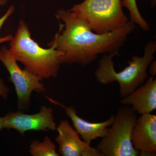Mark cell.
<instances>
[{
    "mask_svg": "<svg viewBox=\"0 0 156 156\" xmlns=\"http://www.w3.org/2000/svg\"><path fill=\"white\" fill-rule=\"evenodd\" d=\"M55 15L64 23L58 21L59 30L48 45L63 53L62 64L76 63L85 66L100 54L119 53L135 28V23L130 20L119 30L100 34L93 32L83 19L68 10L59 9Z\"/></svg>",
    "mask_w": 156,
    "mask_h": 156,
    "instance_id": "6da1fadb",
    "label": "cell"
},
{
    "mask_svg": "<svg viewBox=\"0 0 156 156\" xmlns=\"http://www.w3.org/2000/svg\"><path fill=\"white\" fill-rule=\"evenodd\" d=\"M9 51L25 69L42 79L56 78L62 64L63 53L60 50L40 47L31 38L27 24L20 20L14 36L10 41Z\"/></svg>",
    "mask_w": 156,
    "mask_h": 156,
    "instance_id": "7a4b0ae2",
    "label": "cell"
},
{
    "mask_svg": "<svg viewBox=\"0 0 156 156\" xmlns=\"http://www.w3.org/2000/svg\"><path fill=\"white\" fill-rule=\"evenodd\" d=\"M156 51V42H148L144 47L143 56H132L131 60L128 62L129 65L119 73L115 69L113 58L119 56V53L104 54L98 61V67L94 73L96 80L103 85L117 82L119 86L120 96H128L144 83L148 78L147 69L154 60Z\"/></svg>",
    "mask_w": 156,
    "mask_h": 156,
    "instance_id": "3957f363",
    "label": "cell"
},
{
    "mask_svg": "<svg viewBox=\"0 0 156 156\" xmlns=\"http://www.w3.org/2000/svg\"><path fill=\"white\" fill-rule=\"evenodd\" d=\"M122 0H84L69 11L83 19L95 33L104 34L122 28L129 21Z\"/></svg>",
    "mask_w": 156,
    "mask_h": 156,
    "instance_id": "277c9868",
    "label": "cell"
},
{
    "mask_svg": "<svg viewBox=\"0 0 156 156\" xmlns=\"http://www.w3.org/2000/svg\"><path fill=\"white\" fill-rule=\"evenodd\" d=\"M137 118L131 107H120L107 134L98 144L97 147L103 156H139V152L134 148L131 142Z\"/></svg>",
    "mask_w": 156,
    "mask_h": 156,
    "instance_id": "5b68a950",
    "label": "cell"
},
{
    "mask_svg": "<svg viewBox=\"0 0 156 156\" xmlns=\"http://www.w3.org/2000/svg\"><path fill=\"white\" fill-rule=\"evenodd\" d=\"M0 61L7 69L10 79L14 84L17 94V107L20 110L28 108L30 97L34 91H46L43 79L27 70L21 69L9 49L5 46L0 48Z\"/></svg>",
    "mask_w": 156,
    "mask_h": 156,
    "instance_id": "8992f818",
    "label": "cell"
},
{
    "mask_svg": "<svg viewBox=\"0 0 156 156\" xmlns=\"http://www.w3.org/2000/svg\"><path fill=\"white\" fill-rule=\"evenodd\" d=\"M2 118L4 128L15 129L22 135L28 131H55L57 127L53 109L46 106L41 107L35 114L10 112Z\"/></svg>",
    "mask_w": 156,
    "mask_h": 156,
    "instance_id": "52a82bcc",
    "label": "cell"
},
{
    "mask_svg": "<svg viewBox=\"0 0 156 156\" xmlns=\"http://www.w3.org/2000/svg\"><path fill=\"white\" fill-rule=\"evenodd\" d=\"M58 135L56 141L58 152L62 156H103L98 148L81 139L77 132L70 125L67 120H62L56 127Z\"/></svg>",
    "mask_w": 156,
    "mask_h": 156,
    "instance_id": "ba28073f",
    "label": "cell"
},
{
    "mask_svg": "<svg viewBox=\"0 0 156 156\" xmlns=\"http://www.w3.org/2000/svg\"><path fill=\"white\" fill-rule=\"evenodd\" d=\"M131 142L140 156L156 155V115H141L137 118L131 134Z\"/></svg>",
    "mask_w": 156,
    "mask_h": 156,
    "instance_id": "9c48e42d",
    "label": "cell"
},
{
    "mask_svg": "<svg viewBox=\"0 0 156 156\" xmlns=\"http://www.w3.org/2000/svg\"><path fill=\"white\" fill-rule=\"evenodd\" d=\"M46 97L52 103L64 109L66 114L71 120L76 131L80 135L83 140L89 144L94 140L100 137L103 138L106 136L108 127L112 125L114 121L115 115H112L109 119L102 122H90L79 117L77 115V111L73 107L66 106L50 98Z\"/></svg>",
    "mask_w": 156,
    "mask_h": 156,
    "instance_id": "30bf717a",
    "label": "cell"
},
{
    "mask_svg": "<svg viewBox=\"0 0 156 156\" xmlns=\"http://www.w3.org/2000/svg\"><path fill=\"white\" fill-rule=\"evenodd\" d=\"M120 103L124 105H131L136 114L151 113L156 109V79L148 77L145 83L134 91L123 97Z\"/></svg>",
    "mask_w": 156,
    "mask_h": 156,
    "instance_id": "8fae6325",
    "label": "cell"
},
{
    "mask_svg": "<svg viewBox=\"0 0 156 156\" xmlns=\"http://www.w3.org/2000/svg\"><path fill=\"white\" fill-rule=\"evenodd\" d=\"M56 144L49 136H46L43 142L37 140H33L29 151L33 156H59V154L56 152Z\"/></svg>",
    "mask_w": 156,
    "mask_h": 156,
    "instance_id": "7c38bea8",
    "label": "cell"
},
{
    "mask_svg": "<svg viewBox=\"0 0 156 156\" xmlns=\"http://www.w3.org/2000/svg\"><path fill=\"white\" fill-rule=\"evenodd\" d=\"M122 7L127 8L129 11L131 21L135 24H138L144 30H149V24L140 13L136 0H122Z\"/></svg>",
    "mask_w": 156,
    "mask_h": 156,
    "instance_id": "4fadbf2b",
    "label": "cell"
},
{
    "mask_svg": "<svg viewBox=\"0 0 156 156\" xmlns=\"http://www.w3.org/2000/svg\"><path fill=\"white\" fill-rule=\"evenodd\" d=\"M15 8L14 5H12L10 6L8 10L6 11L5 13L0 18V30L2 29V27L5 22H6V20L13 14L15 11ZM13 37V36L11 34L5 37H0V44L5 43V42L10 41Z\"/></svg>",
    "mask_w": 156,
    "mask_h": 156,
    "instance_id": "5bb4252c",
    "label": "cell"
},
{
    "mask_svg": "<svg viewBox=\"0 0 156 156\" xmlns=\"http://www.w3.org/2000/svg\"><path fill=\"white\" fill-rule=\"evenodd\" d=\"M9 92L10 89L0 78V97H2L5 99H8Z\"/></svg>",
    "mask_w": 156,
    "mask_h": 156,
    "instance_id": "9a60e30c",
    "label": "cell"
},
{
    "mask_svg": "<svg viewBox=\"0 0 156 156\" xmlns=\"http://www.w3.org/2000/svg\"><path fill=\"white\" fill-rule=\"evenodd\" d=\"M149 73L151 76H154L156 75V61L153 60L150 64L148 66Z\"/></svg>",
    "mask_w": 156,
    "mask_h": 156,
    "instance_id": "2e32d148",
    "label": "cell"
},
{
    "mask_svg": "<svg viewBox=\"0 0 156 156\" xmlns=\"http://www.w3.org/2000/svg\"><path fill=\"white\" fill-rule=\"evenodd\" d=\"M9 1H11V0H0V6L5 5Z\"/></svg>",
    "mask_w": 156,
    "mask_h": 156,
    "instance_id": "e0dca14e",
    "label": "cell"
},
{
    "mask_svg": "<svg viewBox=\"0 0 156 156\" xmlns=\"http://www.w3.org/2000/svg\"><path fill=\"white\" fill-rule=\"evenodd\" d=\"M4 128H3L2 118L0 117V131H2Z\"/></svg>",
    "mask_w": 156,
    "mask_h": 156,
    "instance_id": "ac0fdd59",
    "label": "cell"
}]
</instances>
